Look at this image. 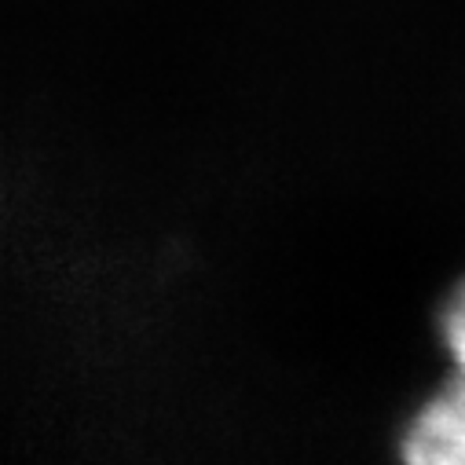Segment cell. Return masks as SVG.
<instances>
[{
	"label": "cell",
	"mask_w": 465,
	"mask_h": 465,
	"mask_svg": "<svg viewBox=\"0 0 465 465\" xmlns=\"http://www.w3.org/2000/svg\"><path fill=\"white\" fill-rule=\"evenodd\" d=\"M440 341L450 374L403 429L400 454L411 465H465V279L440 312Z\"/></svg>",
	"instance_id": "6da1fadb"
}]
</instances>
